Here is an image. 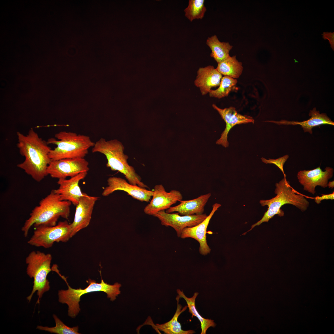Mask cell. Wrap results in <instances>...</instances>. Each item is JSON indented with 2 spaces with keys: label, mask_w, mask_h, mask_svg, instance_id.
<instances>
[{
  "label": "cell",
  "mask_w": 334,
  "mask_h": 334,
  "mask_svg": "<svg viewBox=\"0 0 334 334\" xmlns=\"http://www.w3.org/2000/svg\"><path fill=\"white\" fill-rule=\"evenodd\" d=\"M17 147L24 161L17 166L23 170L37 182H40L48 175L47 169L51 161L49 154L52 149L47 141L40 137L32 128L25 135L16 133Z\"/></svg>",
  "instance_id": "cell-1"
},
{
  "label": "cell",
  "mask_w": 334,
  "mask_h": 334,
  "mask_svg": "<svg viewBox=\"0 0 334 334\" xmlns=\"http://www.w3.org/2000/svg\"><path fill=\"white\" fill-rule=\"evenodd\" d=\"M69 201L60 199L59 195L53 190L39 202L30 214L21 228L24 236L26 237L29 230L33 225L54 226L60 217L68 220L70 215Z\"/></svg>",
  "instance_id": "cell-2"
},
{
  "label": "cell",
  "mask_w": 334,
  "mask_h": 334,
  "mask_svg": "<svg viewBox=\"0 0 334 334\" xmlns=\"http://www.w3.org/2000/svg\"><path fill=\"white\" fill-rule=\"evenodd\" d=\"M124 149L122 143L117 139L106 140L101 138L95 143L92 151L93 153L104 154L107 160L106 166L112 171H117L123 174L130 184L149 188L142 181L134 167L129 165L127 161L128 156L124 153Z\"/></svg>",
  "instance_id": "cell-3"
},
{
  "label": "cell",
  "mask_w": 334,
  "mask_h": 334,
  "mask_svg": "<svg viewBox=\"0 0 334 334\" xmlns=\"http://www.w3.org/2000/svg\"><path fill=\"white\" fill-rule=\"evenodd\" d=\"M275 186V193L276 195L275 197L270 199L260 201L262 206H268L267 211L261 220L252 225L251 229L247 232L263 222H268L276 215L283 216L284 212L280 208L285 204H292L302 212L305 211L308 208L309 202L304 195L298 193L291 186L286 178L284 177L278 183H276Z\"/></svg>",
  "instance_id": "cell-4"
},
{
  "label": "cell",
  "mask_w": 334,
  "mask_h": 334,
  "mask_svg": "<svg viewBox=\"0 0 334 334\" xmlns=\"http://www.w3.org/2000/svg\"><path fill=\"white\" fill-rule=\"evenodd\" d=\"M55 137L58 140L51 138L47 141L48 144L57 146L49 154L52 161L84 158L88 153L89 149L95 144L89 136L73 132L61 131L56 133Z\"/></svg>",
  "instance_id": "cell-5"
},
{
  "label": "cell",
  "mask_w": 334,
  "mask_h": 334,
  "mask_svg": "<svg viewBox=\"0 0 334 334\" xmlns=\"http://www.w3.org/2000/svg\"><path fill=\"white\" fill-rule=\"evenodd\" d=\"M66 282L68 288L67 290H61L58 291L59 302L62 304H66L68 306V315L74 318L75 317L80 310L79 302L81 296L84 294L91 292L103 291L107 294V297L110 301H113L116 297L121 293L120 289L121 285L116 282L111 285L104 282L101 279V282L97 283L90 279L87 280L88 285L84 289L79 288L74 289L68 285L65 278H63Z\"/></svg>",
  "instance_id": "cell-6"
},
{
  "label": "cell",
  "mask_w": 334,
  "mask_h": 334,
  "mask_svg": "<svg viewBox=\"0 0 334 334\" xmlns=\"http://www.w3.org/2000/svg\"><path fill=\"white\" fill-rule=\"evenodd\" d=\"M52 259L50 254H45L39 251H32L26 258L27 274L34 279L32 292L27 298L28 302L31 301L36 291L38 299L36 304H39L44 293L49 290V282L47 276L52 271Z\"/></svg>",
  "instance_id": "cell-7"
},
{
  "label": "cell",
  "mask_w": 334,
  "mask_h": 334,
  "mask_svg": "<svg viewBox=\"0 0 334 334\" xmlns=\"http://www.w3.org/2000/svg\"><path fill=\"white\" fill-rule=\"evenodd\" d=\"M34 227L33 235L28 241L32 246L49 248L55 242H66L71 238L70 224L66 221H60L54 226L40 225Z\"/></svg>",
  "instance_id": "cell-8"
},
{
  "label": "cell",
  "mask_w": 334,
  "mask_h": 334,
  "mask_svg": "<svg viewBox=\"0 0 334 334\" xmlns=\"http://www.w3.org/2000/svg\"><path fill=\"white\" fill-rule=\"evenodd\" d=\"M89 169V163L84 158L64 159L51 160L47 173L52 178L59 179L72 177Z\"/></svg>",
  "instance_id": "cell-9"
},
{
  "label": "cell",
  "mask_w": 334,
  "mask_h": 334,
  "mask_svg": "<svg viewBox=\"0 0 334 334\" xmlns=\"http://www.w3.org/2000/svg\"><path fill=\"white\" fill-rule=\"evenodd\" d=\"M153 191L152 199L144 209V213L149 215L154 216L161 210H167L183 198L178 191L173 190L167 192L162 184L155 185Z\"/></svg>",
  "instance_id": "cell-10"
},
{
  "label": "cell",
  "mask_w": 334,
  "mask_h": 334,
  "mask_svg": "<svg viewBox=\"0 0 334 334\" xmlns=\"http://www.w3.org/2000/svg\"><path fill=\"white\" fill-rule=\"evenodd\" d=\"M108 186L104 189L102 195L107 196L115 191H122L133 198L142 202H148L153 194V191L137 185L131 184L120 177H111L107 180Z\"/></svg>",
  "instance_id": "cell-11"
},
{
  "label": "cell",
  "mask_w": 334,
  "mask_h": 334,
  "mask_svg": "<svg viewBox=\"0 0 334 334\" xmlns=\"http://www.w3.org/2000/svg\"><path fill=\"white\" fill-rule=\"evenodd\" d=\"M161 221L162 225L170 226L180 237L182 232L185 228L195 226L204 220L208 216L206 214L182 216L177 213H168L165 210H161L155 215Z\"/></svg>",
  "instance_id": "cell-12"
},
{
  "label": "cell",
  "mask_w": 334,
  "mask_h": 334,
  "mask_svg": "<svg viewBox=\"0 0 334 334\" xmlns=\"http://www.w3.org/2000/svg\"><path fill=\"white\" fill-rule=\"evenodd\" d=\"M334 172L332 168L327 167L323 171L320 166L311 170H303L299 171L297 178L300 184L303 187V190L314 195L315 188L319 186L323 188L328 186V180L333 176Z\"/></svg>",
  "instance_id": "cell-13"
},
{
  "label": "cell",
  "mask_w": 334,
  "mask_h": 334,
  "mask_svg": "<svg viewBox=\"0 0 334 334\" xmlns=\"http://www.w3.org/2000/svg\"><path fill=\"white\" fill-rule=\"evenodd\" d=\"M98 199L97 197L87 194L80 198L76 206L73 221L70 224L71 237L89 225L94 205Z\"/></svg>",
  "instance_id": "cell-14"
},
{
  "label": "cell",
  "mask_w": 334,
  "mask_h": 334,
  "mask_svg": "<svg viewBox=\"0 0 334 334\" xmlns=\"http://www.w3.org/2000/svg\"><path fill=\"white\" fill-rule=\"evenodd\" d=\"M212 106L218 112L226 123L225 130L221 134L220 138L216 142V144L221 145L225 148L229 146L228 135L233 127L237 124L254 122L255 120L252 117L240 114L237 112L234 107L231 106L222 109L214 104L212 105Z\"/></svg>",
  "instance_id": "cell-15"
},
{
  "label": "cell",
  "mask_w": 334,
  "mask_h": 334,
  "mask_svg": "<svg viewBox=\"0 0 334 334\" xmlns=\"http://www.w3.org/2000/svg\"><path fill=\"white\" fill-rule=\"evenodd\" d=\"M87 173V172H82L68 179H59L57 182L59 187L53 190L54 191L59 195L61 200L69 201L76 206L80 198L87 195L81 191L79 183L85 178Z\"/></svg>",
  "instance_id": "cell-16"
},
{
  "label": "cell",
  "mask_w": 334,
  "mask_h": 334,
  "mask_svg": "<svg viewBox=\"0 0 334 334\" xmlns=\"http://www.w3.org/2000/svg\"><path fill=\"white\" fill-rule=\"evenodd\" d=\"M221 206L216 203L212 206V210L206 218L198 225L184 228L182 232L180 237L182 238H191L197 241L199 244V252L203 255L209 254L211 249L207 244L206 234L209 221L215 212Z\"/></svg>",
  "instance_id": "cell-17"
},
{
  "label": "cell",
  "mask_w": 334,
  "mask_h": 334,
  "mask_svg": "<svg viewBox=\"0 0 334 334\" xmlns=\"http://www.w3.org/2000/svg\"><path fill=\"white\" fill-rule=\"evenodd\" d=\"M222 75L213 66L199 68L194 81L195 85L198 88L202 96L209 93L212 88L219 86Z\"/></svg>",
  "instance_id": "cell-18"
},
{
  "label": "cell",
  "mask_w": 334,
  "mask_h": 334,
  "mask_svg": "<svg viewBox=\"0 0 334 334\" xmlns=\"http://www.w3.org/2000/svg\"><path fill=\"white\" fill-rule=\"evenodd\" d=\"M211 195V193H209L194 199L181 200L179 204L170 207L165 212L168 213L177 212L182 216L202 214L204 211V207Z\"/></svg>",
  "instance_id": "cell-19"
},
{
  "label": "cell",
  "mask_w": 334,
  "mask_h": 334,
  "mask_svg": "<svg viewBox=\"0 0 334 334\" xmlns=\"http://www.w3.org/2000/svg\"><path fill=\"white\" fill-rule=\"evenodd\" d=\"M309 115L311 117L309 119L302 122L289 121L285 120L280 121H266L265 122L274 123L278 125H299L301 126L304 132H308L310 134L312 133V129L314 127L323 124L334 125V122L331 120L326 113H320L319 111L317 110L316 108H314L312 110H310Z\"/></svg>",
  "instance_id": "cell-20"
},
{
  "label": "cell",
  "mask_w": 334,
  "mask_h": 334,
  "mask_svg": "<svg viewBox=\"0 0 334 334\" xmlns=\"http://www.w3.org/2000/svg\"><path fill=\"white\" fill-rule=\"evenodd\" d=\"M180 298L179 296L177 295L176 298L177 302V310L172 319L164 323H157L155 325H154V328L155 330L163 331L166 334H193L195 333V332L192 330L185 331L182 330L181 324L178 321L179 316L188 307L187 306H186L182 309V306L179 303Z\"/></svg>",
  "instance_id": "cell-21"
},
{
  "label": "cell",
  "mask_w": 334,
  "mask_h": 334,
  "mask_svg": "<svg viewBox=\"0 0 334 334\" xmlns=\"http://www.w3.org/2000/svg\"><path fill=\"white\" fill-rule=\"evenodd\" d=\"M206 44L211 50L210 56L217 63L224 61L230 56L229 52L233 47L229 42H221L216 35L208 37Z\"/></svg>",
  "instance_id": "cell-22"
},
{
  "label": "cell",
  "mask_w": 334,
  "mask_h": 334,
  "mask_svg": "<svg viewBox=\"0 0 334 334\" xmlns=\"http://www.w3.org/2000/svg\"><path fill=\"white\" fill-rule=\"evenodd\" d=\"M177 292L180 298H184L189 308V312L191 314L192 317H196L199 321L201 324V334H205L208 329L210 327L215 328L216 324L213 320L205 319L203 317L199 314L196 309L195 305V299L199 294L198 292H195L193 296L189 298L187 297L182 290L177 289Z\"/></svg>",
  "instance_id": "cell-23"
},
{
  "label": "cell",
  "mask_w": 334,
  "mask_h": 334,
  "mask_svg": "<svg viewBox=\"0 0 334 334\" xmlns=\"http://www.w3.org/2000/svg\"><path fill=\"white\" fill-rule=\"evenodd\" d=\"M236 56H230L224 61L218 63L216 70L222 75L229 76L235 79L242 74L243 67L241 62H239Z\"/></svg>",
  "instance_id": "cell-24"
},
{
  "label": "cell",
  "mask_w": 334,
  "mask_h": 334,
  "mask_svg": "<svg viewBox=\"0 0 334 334\" xmlns=\"http://www.w3.org/2000/svg\"><path fill=\"white\" fill-rule=\"evenodd\" d=\"M204 0H189L184 10L185 16L191 22L195 19H202L206 11Z\"/></svg>",
  "instance_id": "cell-25"
},
{
  "label": "cell",
  "mask_w": 334,
  "mask_h": 334,
  "mask_svg": "<svg viewBox=\"0 0 334 334\" xmlns=\"http://www.w3.org/2000/svg\"><path fill=\"white\" fill-rule=\"evenodd\" d=\"M237 82L236 79L224 76L221 79L218 88L216 90H211L209 92V96L218 99L227 96Z\"/></svg>",
  "instance_id": "cell-26"
},
{
  "label": "cell",
  "mask_w": 334,
  "mask_h": 334,
  "mask_svg": "<svg viewBox=\"0 0 334 334\" xmlns=\"http://www.w3.org/2000/svg\"><path fill=\"white\" fill-rule=\"evenodd\" d=\"M53 317L55 323V326L49 327L38 325L36 328L42 331L48 332L51 333L58 334H79L78 332L79 327L78 326L70 327L66 325L55 315H53Z\"/></svg>",
  "instance_id": "cell-27"
},
{
  "label": "cell",
  "mask_w": 334,
  "mask_h": 334,
  "mask_svg": "<svg viewBox=\"0 0 334 334\" xmlns=\"http://www.w3.org/2000/svg\"><path fill=\"white\" fill-rule=\"evenodd\" d=\"M289 157L288 155H286L276 159L269 158L267 160L263 157L261 158V159L262 162L266 164H272L276 165L282 172L284 175V177L286 178V175L284 172L283 166Z\"/></svg>",
  "instance_id": "cell-28"
},
{
  "label": "cell",
  "mask_w": 334,
  "mask_h": 334,
  "mask_svg": "<svg viewBox=\"0 0 334 334\" xmlns=\"http://www.w3.org/2000/svg\"><path fill=\"white\" fill-rule=\"evenodd\" d=\"M324 40H328L330 46L333 50H334V32H324L322 34Z\"/></svg>",
  "instance_id": "cell-29"
},
{
  "label": "cell",
  "mask_w": 334,
  "mask_h": 334,
  "mask_svg": "<svg viewBox=\"0 0 334 334\" xmlns=\"http://www.w3.org/2000/svg\"><path fill=\"white\" fill-rule=\"evenodd\" d=\"M321 195H322V196H318L314 198L315 202L317 204L320 203H321V201L323 200L331 199L332 200L334 199V191L331 194Z\"/></svg>",
  "instance_id": "cell-30"
},
{
  "label": "cell",
  "mask_w": 334,
  "mask_h": 334,
  "mask_svg": "<svg viewBox=\"0 0 334 334\" xmlns=\"http://www.w3.org/2000/svg\"><path fill=\"white\" fill-rule=\"evenodd\" d=\"M327 186L329 188H333L334 187V181H330L328 182Z\"/></svg>",
  "instance_id": "cell-31"
}]
</instances>
